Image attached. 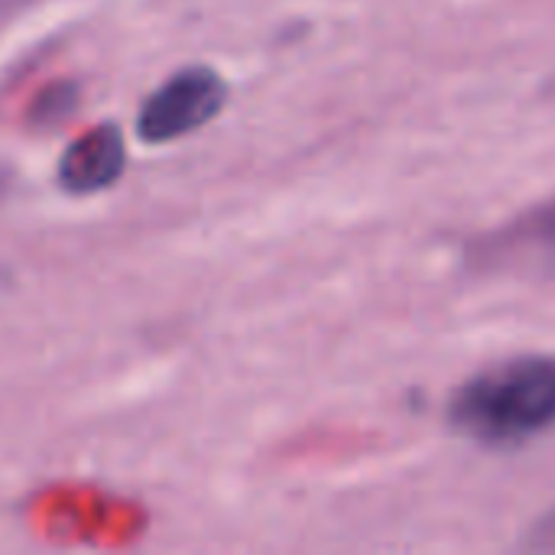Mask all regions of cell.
I'll use <instances>...</instances> for the list:
<instances>
[{
  "label": "cell",
  "instance_id": "cell-1",
  "mask_svg": "<svg viewBox=\"0 0 555 555\" xmlns=\"http://www.w3.org/2000/svg\"><path fill=\"white\" fill-rule=\"evenodd\" d=\"M459 433L485 446H520L555 426V358L530 354L472 377L449 406Z\"/></svg>",
  "mask_w": 555,
  "mask_h": 555
},
{
  "label": "cell",
  "instance_id": "cell-2",
  "mask_svg": "<svg viewBox=\"0 0 555 555\" xmlns=\"http://www.w3.org/2000/svg\"><path fill=\"white\" fill-rule=\"evenodd\" d=\"M224 101H228V81L215 68L185 65L143 101L137 117V133L146 143L179 140L215 120Z\"/></svg>",
  "mask_w": 555,
  "mask_h": 555
},
{
  "label": "cell",
  "instance_id": "cell-3",
  "mask_svg": "<svg viewBox=\"0 0 555 555\" xmlns=\"http://www.w3.org/2000/svg\"><path fill=\"white\" fill-rule=\"evenodd\" d=\"M127 169V140L117 124H98L85 130L59 159V185L72 195H91L111 189Z\"/></svg>",
  "mask_w": 555,
  "mask_h": 555
},
{
  "label": "cell",
  "instance_id": "cell-4",
  "mask_svg": "<svg viewBox=\"0 0 555 555\" xmlns=\"http://www.w3.org/2000/svg\"><path fill=\"white\" fill-rule=\"evenodd\" d=\"M498 247H511V250H533L555 260V202L550 208L530 215L527 221H520L511 234H504V241H494Z\"/></svg>",
  "mask_w": 555,
  "mask_h": 555
},
{
  "label": "cell",
  "instance_id": "cell-5",
  "mask_svg": "<svg viewBox=\"0 0 555 555\" xmlns=\"http://www.w3.org/2000/svg\"><path fill=\"white\" fill-rule=\"evenodd\" d=\"M72 104H75V85H55L52 91H46L39 101H36V107H33V120L36 124H59V120H65V114L72 111Z\"/></svg>",
  "mask_w": 555,
  "mask_h": 555
},
{
  "label": "cell",
  "instance_id": "cell-6",
  "mask_svg": "<svg viewBox=\"0 0 555 555\" xmlns=\"http://www.w3.org/2000/svg\"><path fill=\"white\" fill-rule=\"evenodd\" d=\"M540 546L555 550V517L546 524V527H540Z\"/></svg>",
  "mask_w": 555,
  "mask_h": 555
},
{
  "label": "cell",
  "instance_id": "cell-7",
  "mask_svg": "<svg viewBox=\"0 0 555 555\" xmlns=\"http://www.w3.org/2000/svg\"><path fill=\"white\" fill-rule=\"evenodd\" d=\"M10 7H16V0H0V20H3V10H10Z\"/></svg>",
  "mask_w": 555,
  "mask_h": 555
}]
</instances>
